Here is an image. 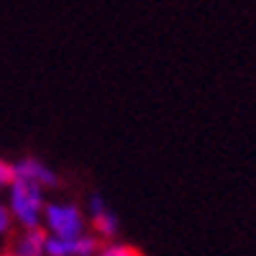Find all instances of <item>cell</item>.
Instances as JSON below:
<instances>
[{
	"label": "cell",
	"instance_id": "cell-6",
	"mask_svg": "<svg viewBox=\"0 0 256 256\" xmlns=\"http://www.w3.org/2000/svg\"><path fill=\"white\" fill-rule=\"evenodd\" d=\"M3 256H46V233L44 228H16Z\"/></svg>",
	"mask_w": 256,
	"mask_h": 256
},
{
	"label": "cell",
	"instance_id": "cell-1",
	"mask_svg": "<svg viewBox=\"0 0 256 256\" xmlns=\"http://www.w3.org/2000/svg\"><path fill=\"white\" fill-rule=\"evenodd\" d=\"M3 198H6V205L16 228H41V218H44V208L49 200L46 190L13 177V182L3 192Z\"/></svg>",
	"mask_w": 256,
	"mask_h": 256
},
{
	"label": "cell",
	"instance_id": "cell-7",
	"mask_svg": "<svg viewBox=\"0 0 256 256\" xmlns=\"http://www.w3.org/2000/svg\"><path fill=\"white\" fill-rule=\"evenodd\" d=\"M95 256H144V254H141L136 246L123 244V241L116 238V241H102Z\"/></svg>",
	"mask_w": 256,
	"mask_h": 256
},
{
	"label": "cell",
	"instance_id": "cell-2",
	"mask_svg": "<svg viewBox=\"0 0 256 256\" xmlns=\"http://www.w3.org/2000/svg\"><path fill=\"white\" fill-rule=\"evenodd\" d=\"M41 228H44L46 236H59V238L80 236V233L90 230L84 208L80 202H74V200H67V198L46 200L44 218H41Z\"/></svg>",
	"mask_w": 256,
	"mask_h": 256
},
{
	"label": "cell",
	"instance_id": "cell-5",
	"mask_svg": "<svg viewBox=\"0 0 256 256\" xmlns=\"http://www.w3.org/2000/svg\"><path fill=\"white\" fill-rule=\"evenodd\" d=\"M100 244L102 241L92 230H84L80 236H70V238L46 236V256H95Z\"/></svg>",
	"mask_w": 256,
	"mask_h": 256
},
{
	"label": "cell",
	"instance_id": "cell-8",
	"mask_svg": "<svg viewBox=\"0 0 256 256\" xmlns=\"http://www.w3.org/2000/svg\"><path fill=\"white\" fill-rule=\"evenodd\" d=\"M13 230H16V223H13V218H10V212H8L6 198L0 195V254H3L6 244L10 241V236H13Z\"/></svg>",
	"mask_w": 256,
	"mask_h": 256
},
{
	"label": "cell",
	"instance_id": "cell-3",
	"mask_svg": "<svg viewBox=\"0 0 256 256\" xmlns=\"http://www.w3.org/2000/svg\"><path fill=\"white\" fill-rule=\"evenodd\" d=\"M84 212H88L90 230L100 241H116L120 236V218L113 205L102 198V192H90L88 202H84Z\"/></svg>",
	"mask_w": 256,
	"mask_h": 256
},
{
	"label": "cell",
	"instance_id": "cell-4",
	"mask_svg": "<svg viewBox=\"0 0 256 256\" xmlns=\"http://www.w3.org/2000/svg\"><path fill=\"white\" fill-rule=\"evenodd\" d=\"M13 177L16 180H26L31 184H38L41 190H56L59 187V174L52 164H46L44 159H38L34 154H26L13 162Z\"/></svg>",
	"mask_w": 256,
	"mask_h": 256
},
{
	"label": "cell",
	"instance_id": "cell-10",
	"mask_svg": "<svg viewBox=\"0 0 256 256\" xmlns=\"http://www.w3.org/2000/svg\"><path fill=\"white\" fill-rule=\"evenodd\" d=\"M0 256H3V254H0Z\"/></svg>",
	"mask_w": 256,
	"mask_h": 256
},
{
	"label": "cell",
	"instance_id": "cell-9",
	"mask_svg": "<svg viewBox=\"0 0 256 256\" xmlns=\"http://www.w3.org/2000/svg\"><path fill=\"white\" fill-rule=\"evenodd\" d=\"M13 182V162L0 156V195L8 190V184Z\"/></svg>",
	"mask_w": 256,
	"mask_h": 256
}]
</instances>
